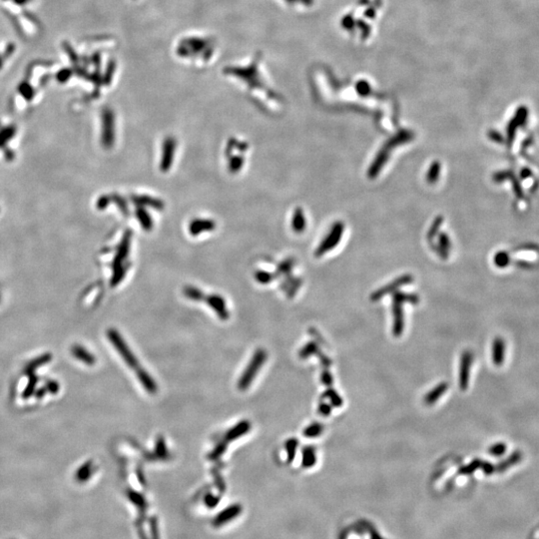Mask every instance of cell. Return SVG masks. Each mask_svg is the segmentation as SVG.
<instances>
[{
    "label": "cell",
    "mask_w": 539,
    "mask_h": 539,
    "mask_svg": "<svg viewBox=\"0 0 539 539\" xmlns=\"http://www.w3.org/2000/svg\"><path fill=\"white\" fill-rule=\"evenodd\" d=\"M171 54L179 64L196 70L210 68L220 58L219 38L206 30H187L175 37Z\"/></svg>",
    "instance_id": "cell-1"
},
{
    "label": "cell",
    "mask_w": 539,
    "mask_h": 539,
    "mask_svg": "<svg viewBox=\"0 0 539 539\" xmlns=\"http://www.w3.org/2000/svg\"><path fill=\"white\" fill-rule=\"evenodd\" d=\"M267 358H268V355L265 350L259 349L255 352L254 356L252 357L246 369L242 374V377L240 378L239 382H238L239 389L245 390L251 386L252 382L254 381V379L260 372L262 365L266 362Z\"/></svg>",
    "instance_id": "cell-2"
},
{
    "label": "cell",
    "mask_w": 539,
    "mask_h": 539,
    "mask_svg": "<svg viewBox=\"0 0 539 539\" xmlns=\"http://www.w3.org/2000/svg\"><path fill=\"white\" fill-rule=\"evenodd\" d=\"M410 301L412 304H417L419 298L417 296H410L403 293H397L393 296L392 304V316H393V325L392 332L393 335L398 338L401 335L405 329V317H403V302Z\"/></svg>",
    "instance_id": "cell-3"
},
{
    "label": "cell",
    "mask_w": 539,
    "mask_h": 539,
    "mask_svg": "<svg viewBox=\"0 0 539 539\" xmlns=\"http://www.w3.org/2000/svg\"><path fill=\"white\" fill-rule=\"evenodd\" d=\"M107 336L110 341V343L113 345V347L116 349L120 356L123 358L124 361L132 368H136L138 365V359L132 353L131 349L127 345V343L124 341L122 335L116 329H111L108 330Z\"/></svg>",
    "instance_id": "cell-4"
},
{
    "label": "cell",
    "mask_w": 539,
    "mask_h": 539,
    "mask_svg": "<svg viewBox=\"0 0 539 539\" xmlns=\"http://www.w3.org/2000/svg\"><path fill=\"white\" fill-rule=\"evenodd\" d=\"M474 362V354L466 350L461 354L460 362H459V388L461 390H465L469 384V375H470V367Z\"/></svg>",
    "instance_id": "cell-5"
},
{
    "label": "cell",
    "mask_w": 539,
    "mask_h": 539,
    "mask_svg": "<svg viewBox=\"0 0 539 539\" xmlns=\"http://www.w3.org/2000/svg\"><path fill=\"white\" fill-rule=\"evenodd\" d=\"M242 510H243V508L239 503L228 507L227 509L222 510L215 516V518L213 519V526L218 528V527H221L229 523L230 521L234 520L236 517L239 516L242 513Z\"/></svg>",
    "instance_id": "cell-6"
},
{
    "label": "cell",
    "mask_w": 539,
    "mask_h": 539,
    "mask_svg": "<svg viewBox=\"0 0 539 539\" xmlns=\"http://www.w3.org/2000/svg\"><path fill=\"white\" fill-rule=\"evenodd\" d=\"M506 354H507L506 341L500 336L495 338L492 342V347H491L492 362L497 366L502 365L506 360Z\"/></svg>",
    "instance_id": "cell-7"
},
{
    "label": "cell",
    "mask_w": 539,
    "mask_h": 539,
    "mask_svg": "<svg viewBox=\"0 0 539 539\" xmlns=\"http://www.w3.org/2000/svg\"><path fill=\"white\" fill-rule=\"evenodd\" d=\"M207 302L222 321H226L229 318V313L226 307L225 299L222 297H220L219 295H212L207 299Z\"/></svg>",
    "instance_id": "cell-8"
},
{
    "label": "cell",
    "mask_w": 539,
    "mask_h": 539,
    "mask_svg": "<svg viewBox=\"0 0 539 539\" xmlns=\"http://www.w3.org/2000/svg\"><path fill=\"white\" fill-rule=\"evenodd\" d=\"M449 389L448 383H441L437 386H435L431 390H429L423 397V401L426 406H432L434 405Z\"/></svg>",
    "instance_id": "cell-9"
},
{
    "label": "cell",
    "mask_w": 539,
    "mask_h": 539,
    "mask_svg": "<svg viewBox=\"0 0 539 539\" xmlns=\"http://www.w3.org/2000/svg\"><path fill=\"white\" fill-rule=\"evenodd\" d=\"M251 429V422L248 420H242L239 423H237L235 426L230 428L228 432L226 433V440L229 442L236 441L241 436L245 435L247 432H249Z\"/></svg>",
    "instance_id": "cell-10"
},
{
    "label": "cell",
    "mask_w": 539,
    "mask_h": 539,
    "mask_svg": "<svg viewBox=\"0 0 539 539\" xmlns=\"http://www.w3.org/2000/svg\"><path fill=\"white\" fill-rule=\"evenodd\" d=\"M137 378L148 393L154 394L157 392L158 387L156 382L144 368H137Z\"/></svg>",
    "instance_id": "cell-11"
},
{
    "label": "cell",
    "mask_w": 539,
    "mask_h": 539,
    "mask_svg": "<svg viewBox=\"0 0 539 539\" xmlns=\"http://www.w3.org/2000/svg\"><path fill=\"white\" fill-rule=\"evenodd\" d=\"M410 282H411V278H410V277H403V278H400V279H398L397 281L393 282L392 284H390L389 286L385 287L384 289H381V290H379L378 292H376L375 294H373L372 299H373V300H379L381 298H383L385 295H387V294H389L390 292L394 291L396 288H398V287H400V286H402V285H406V284H408V283H410Z\"/></svg>",
    "instance_id": "cell-12"
},
{
    "label": "cell",
    "mask_w": 539,
    "mask_h": 539,
    "mask_svg": "<svg viewBox=\"0 0 539 539\" xmlns=\"http://www.w3.org/2000/svg\"><path fill=\"white\" fill-rule=\"evenodd\" d=\"M127 496L128 498L130 499V501L136 506L138 509H139V512L141 514V517H145V513H146V509H147V501H146V498L139 492L137 491H134V490H129L127 492Z\"/></svg>",
    "instance_id": "cell-13"
},
{
    "label": "cell",
    "mask_w": 539,
    "mask_h": 539,
    "mask_svg": "<svg viewBox=\"0 0 539 539\" xmlns=\"http://www.w3.org/2000/svg\"><path fill=\"white\" fill-rule=\"evenodd\" d=\"M317 460L316 449L314 447L307 446L301 450V465L304 467H312L315 465Z\"/></svg>",
    "instance_id": "cell-14"
},
{
    "label": "cell",
    "mask_w": 539,
    "mask_h": 539,
    "mask_svg": "<svg viewBox=\"0 0 539 539\" xmlns=\"http://www.w3.org/2000/svg\"><path fill=\"white\" fill-rule=\"evenodd\" d=\"M93 475V464H92V461H87L85 462L81 467H79L76 471V475H75V479L80 482V483H83V482H86L89 480L90 478L92 477Z\"/></svg>",
    "instance_id": "cell-15"
},
{
    "label": "cell",
    "mask_w": 539,
    "mask_h": 539,
    "mask_svg": "<svg viewBox=\"0 0 539 539\" xmlns=\"http://www.w3.org/2000/svg\"><path fill=\"white\" fill-rule=\"evenodd\" d=\"M73 355H74V357L76 359L83 361L86 364H93L95 362L94 356L91 353H89L86 349H84L83 347H80V346L74 347Z\"/></svg>",
    "instance_id": "cell-16"
},
{
    "label": "cell",
    "mask_w": 539,
    "mask_h": 539,
    "mask_svg": "<svg viewBox=\"0 0 539 539\" xmlns=\"http://www.w3.org/2000/svg\"><path fill=\"white\" fill-rule=\"evenodd\" d=\"M324 425L320 422H313L311 423L310 425H308L304 431H302V434L306 436V437H309V439H314V437H318L320 435H322V433L324 432Z\"/></svg>",
    "instance_id": "cell-17"
},
{
    "label": "cell",
    "mask_w": 539,
    "mask_h": 539,
    "mask_svg": "<svg viewBox=\"0 0 539 539\" xmlns=\"http://www.w3.org/2000/svg\"><path fill=\"white\" fill-rule=\"evenodd\" d=\"M299 447V441L297 439H290L286 442L285 448L287 451V459L288 462H292L296 456L297 449Z\"/></svg>",
    "instance_id": "cell-18"
},
{
    "label": "cell",
    "mask_w": 539,
    "mask_h": 539,
    "mask_svg": "<svg viewBox=\"0 0 539 539\" xmlns=\"http://www.w3.org/2000/svg\"><path fill=\"white\" fill-rule=\"evenodd\" d=\"M318 353H319L318 345L315 342H310L305 347L301 348V350L299 351V356L300 359H308L311 356L317 355Z\"/></svg>",
    "instance_id": "cell-19"
},
{
    "label": "cell",
    "mask_w": 539,
    "mask_h": 539,
    "mask_svg": "<svg viewBox=\"0 0 539 539\" xmlns=\"http://www.w3.org/2000/svg\"><path fill=\"white\" fill-rule=\"evenodd\" d=\"M324 397H326L327 399H329V403L330 406L334 407V408H341L343 406V399L342 397L340 396V394L333 390L332 389H328L325 393L323 394Z\"/></svg>",
    "instance_id": "cell-20"
},
{
    "label": "cell",
    "mask_w": 539,
    "mask_h": 539,
    "mask_svg": "<svg viewBox=\"0 0 539 539\" xmlns=\"http://www.w3.org/2000/svg\"><path fill=\"white\" fill-rule=\"evenodd\" d=\"M510 259L507 252H498L494 257V264L498 268H506L509 265Z\"/></svg>",
    "instance_id": "cell-21"
},
{
    "label": "cell",
    "mask_w": 539,
    "mask_h": 539,
    "mask_svg": "<svg viewBox=\"0 0 539 539\" xmlns=\"http://www.w3.org/2000/svg\"><path fill=\"white\" fill-rule=\"evenodd\" d=\"M155 452L157 454L158 457L162 458V459H165L167 458L168 456V451H167V448H166V445H165V442L162 437H159L157 443H156V446H155Z\"/></svg>",
    "instance_id": "cell-22"
},
{
    "label": "cell",
    "mask_w": 539,
    "mask_h": 539,
    "mask_svg": "<svg viewBox=\"0 0 539 539\" xmlns=\"http://www.w3.org/2000/svg\"><path fill=\"white\" fill-rule=\"evenodd\" d=\"M227 449V444L226 443H220L215 449H213L211 451L209 455V459L211 460H216L218 458H220L226 451Z\"/></svg>",
    "instance_id": "cell-23"
},
{
    "label": "cell",
    "mask_w": 539,
    "mask_h": 539,
    "mask_svg": "<svg viewBox=\"0 0 539 539\" xmlns=\"http://www.w3.org/2000/svg\"><path fill=\"white\" fill-rule=\"evenodd\" d=\"M185 295L187 298H189L190 299H193V300H200V299H203V293L194 288V287H188L185 289Z\"/></svg>",
    "instance_id": "cell-24"
},
{
    "label": "cell",
    "mask_w": 539,
    "mask_h": 539,
    "mask_svg": "<svg viewBox=\"0 0 539 539\" xmlns=\"http://www.w3.org/2000/svg\"><path fill=\"white\" fill-rule=\"evenodd\" d=\"M507 450V445L503 444V443H497V444H494L492 445L489 449H488V452L493 455V456H500L501 454H503Z\"/></svg>",
    "instance_id": "cell-25"
},
{
    "label": "cell",
    "mask_w": 539,
    "mask_h": 539,
    "mask_svg": "<svg viewBox=\"0 0 539 539\" xmlns=\"http://www.w3.org/2000/svg\"><path fill=\"white\" fill-rule=\"evenodd\" d=\"M150 531H151V539H160L158 522H157L156 517H152L150 519Z\"/></svg>",
    "instance_id": "cell-26"
},
{
    "label": "cell",
    "mask_w": 539,
    "mask_h": 539,
    "mask_svg": "<svg viewBox=\"0 0 539 539\" xmlns=\"http://www.w3.org/2000/svg\"><path fill=\"white\" fill-rule=\"evenodd\" d=\"M204 501H205L206 507H208L209 509H214V508H216L218 506V503L220 501V498L218 496L212 494V493H209V494H207L205 496Z\"/></svg>",
    "instance_id": "cell-27"
},
{
    "label": "cell",
    "mask_w": 539,
    "mask_h": 539,
    "mask_svg": "<svg viewBox=\"0 0 539 539\" xmlns=\"http://www.w3.org/2000/svg\"><path fill=\"white\" fill-rule=\"evenodd\" d=\"M318 413L323 416V417H329L331 413V406L330 403L328 402H325V401H322L320 405H319V408H318Z\"/></svg>",
    "instance_id": "cell-28"
},
{
    "label": "cell",
    "mask_w": 539,
    "mask_h": 539,
    "mask_svg": "<svg viewBox=\"0 0 539 539\" xmlns=\"http://www.w3.org/2000/svg\"><path fill=\"white\" fill-rule=\"evenodd\" d=\"M321 381L322 383L327 386V387H330L332 382H333V379L331 377V374L329 373L328 369H325L323 373H322V376H321Z\"/></svg>",
    "instance_id": "cell-29"
},
{
    "label": "cell",
    "mask_w": 539,
    "mask_h": 539,
    "mask_svg": "<svg viewBox=\"0 0 539 539\" xmlns=\"http://www.w3.org/2000/svg\"><path fill=\"white\" fill-rule=\"evenodd\" d=\"M257 280H258V282H260L262 284H267L271 281V276H270L269 274L265 273V272H261V273L257 274Z\"/></svg>",
    "instance_id": "cell-30"
},
{
    "label": "cell",
    "mask_w": 539,
    "mask_h": 539,
    "mask_svg": "<svg viewBox=\"0 0 539 539\" xmlns=\"http://www.w3.org/2000/svg\"><path fill=\"white\" fill-rule=\"evenodd\" d=\"M128 1H129V2H132V3H137V2L140 1V0H128Z\"/></svg>",
    "instance_id": "cell-31"
}]
</instances>
